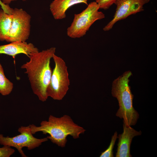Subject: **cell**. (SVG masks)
Returning <instances> with one entry per match:
<instances>
[{
	"instance_id": "obj_1",
	"label": "cell",
	"mask_w": 157,
	"mask_h": 157,
	"mask_svg": "<svg viewBox=\"0 0 157 157\" xmlns=\"http://www.w3.org/2000/svg\"><path fill=\"white\" fill-rule=\"evenodd\" d=\"M56 51V48L52 47L32 53L28 57L29 60L21 67L26 70L33 93L42 102L48 98L47 90L52 72L50 61Z\"/></svg>"
},
{
	"instance_id": "obj_2",
	"label": "cell",
	"mask_w": 157,
	"mask_h": 157,
	"mask_svg": "<svg viewBox=\"0 0 157 157\" xmlns=\"http://www.w3.org/2000/svg\"><path fill=\"white\" fill-rule=\"evenodd\" d=\"M29 126L33 134L39 132H42L43 134H48L49 135L47 137L48 139L61 147L65 146L68 136L70 135L74 139H77L86 131L67 115L59 117L50 115L47 120L41 122L40 126L33 124Z\"/></svg>"
},
{
	"instance_id": "obj_3",
	"label": "cell",
	"mask_w": 157,
	"mask_h": 157,
	"mask_svg": "<svg viewBox=\"0 0 157 157\" xmlns=\"http://www.w3.org/2000/svg\"><path fill=\"white\" fill-rule=\"evenodd\" d=\"M132 75L129 70L125 72L113 81L111 94L116 98L119 108L116 115L123 119V122L129 126H134L136 123L139 115L133 106L134 95L129 85V78Z\"/></svg>"
},
{
	"instance_id": "obj_4",
	"label": "cell",
	"mask_w": 157,
	"mask_h": 157,
	"mask_svg": "<svg viewBox=\"0 0 157 157\" xmlns=\"http://www.w3.org/2000/svg\"><path fill=\"white\" fill-rule=\"evenodd\" d=\"M99 5L95 1L92 2L82 12L75 14L73 21L67 29L68 36L72 38H79L85 35L96 21L105 17V14L99 11Z\"/></svg>"
},
{
	"instance_id": "obj_5",
	"label": "cell",
	"mask_w": 157,
	"mask_h": 157,
	"mask_svg": "<svg viewBox=\"0 0 157 157\" xmlns=\"http://www.w3.org/2000/svg\"><path fill=\"white\" fill-rule=\"evenodd\" d=\"M52 58L55 67L47 89V95L48 97L60 101L64 98L69 89V74L66 63L62 58L54 54Z\"/></svg>"
},
{
	"instance_id": "obj_6",
	"label": "cell",
	"mask_w": 157,
	"mask_h": 157,
	"mask_svg": "<svg viewBox=\"0 0 157 157\" xmlns=\"http://www.w3.org/2000/svg\"><path fill=\"white\" fill-rule=\"evenodd\" d=\"M18 131L20 134L13 137H4L0 134V144L15 148L22 157H27L22 150L23 147H26L29 150L34 149L49 140L47 137L38 139L34 137L29 125L22 126Z\"/></svg>"
},
{
	"instance_id": "obj_7",
	"label": "cell",
	"mask_w": 157,
	"mask_h": 157,
	"mask_svg": "<svg viewBox=\"0 0 157 157\" xmlns=\"http://www.w3.org/2000/svg\"><path fill=\"white\" fill-rule=\"evenodd\" d=\"M13 18L9 35L6 42H26L30 32L31 17L22 8H12Z\"/></svg>"
},
{
	"instance_id": "obj_8",
	"label": "cell",
	"mask_w": 157,
	"mask_h": 157,
	"mask_svg": "<svg viewBox=\"0 0 157 157\" xmlns=\"http://www.w3.org/2000/svg\"><path fill=\"white\" fill-rule=\"evenodd\" d=\"M150 0H117L115 3L116 11L113 19L103 28L104 31L112 29L118 21L144 10L143 6Z\"/></svg>"
},
{
	"instance_id": "obj_9",
	"label": "cell",
	"mask_w": 157,
	"mask_h": 157,
	"mask_svg": "<svg viewBox=\"0 0 157 157\" xmlns=\"http://www.w3.org/2000/svg\"><path fill=\"white\" fill-rule=\"evenodd\" d=\"M123 129V133L117 136L118 142L115 157H131L130 149L133 139L135 136L141 135L142 132L136 131L124 123Z\"/></svg>"
},
{
	"instance_id": "obj_10",
	"label": "cell",
	"mask_w": 157,
	"mask_h": 157,
	"mask_svg": "<svg viewBox=\"0 0 157 157\" xmlns=\"http://www.w3.org/2000/svg\"><path fill=\"white\" fill-rule=\"evenodd\" d=\"M39 51L38 49L31 43L16 41L0 46V54L12 56L14 59L18 54H24L28 57L31 54Z\"/></svg>"
},
{
	"instance_id": "obj_11",
	"label": "cell",
	"mask_w": 157,
	"mask_h": 157,
	"mask_svg": "<svg viewBox=\"0 0 157 157\" xmlns=\"http://www.w3.org/2000/svg\"><path fill=\"white\" fill-rule=\"evenodd\" d=\"M81 3L88 5V0H53L50 5L49 8L54 19L60 20L66 17V12L69 8Z\"/></svg>"
},
{
	"instance_id": "obj_12",
	"label": "cell",
	"mask_w": 157,
	"mask_h": 157,
	"mask_svg": "<svg viewBox=\"0 0 157 157\" xmlns=\"http://www.w3.org/2000/svg\"><path fill=\"white\" fill-rule=\"evenodd\" d=\"M13 15L3 9L0 10V41H7L10 31Z\"/></svg>"
},
{
	"instance_id": "obj_13",
	"label": "cell",
	"mask_w": 157,
	"mask_h": 157,
	"mask_svg": "<svg viewBox=\"0 0 157 157\" xmlns=\"http://www.w3.org/2000/svg\"><path fill=\"white\" fill-rule=\"evenodd\" d=\"M13 88V83L6 77L3 67L0 64V93L3 96L8 95Z\"/></svg>"
},
{
	"instance_id": "obj_14",
	"label": "cell",
	"mask_w": 157,
	"mask_h": 157,
	"mask_svg": "<svg viewBox=\"0 0 157 157\" xmlns=\"http://www.w3.org/2000/svg\"><path fill=\"white\" fill-rule=\"evenodd\" d=\"M117 138V133L115 131L112 136L110 144L108 148L104 151L101 153L100 157H113V149L115 141Z\"/></svg>"
},
{
	"instance_id": "obj_15",
	"label": "cell",
	"mask_w": 157,
	"mask_h": 157,
	"mask_svg": "<svg viewBox=\"0 0 157 157\" xmlns=\"http://www.w3.org/2000/svg\"><path fill=\"white\" fill-rule=\"evenodd\" d=\"M15 152V150L11 147L3 145L0 147V157H10Z\"/></svg>"
},
{
	"instance_id": "obj_16",
	"label": "cell",
	"mask_w": 157,
	"mask_h": 157,
	"mask_svg": "<svg viewBox=\"0 0 157 157\" xmlns=\"http://www.w3.org/2000/svg\"><path fill=\"white\" fill-rule=\"evenodd\" d=\"M99 5L100 9L106 10L115 3L117 0H95Z\"/></svg>"
},
{
	"instance_id": "obj_17",
	"label": "cell",
	"mask_w": 157,
	"mask_h": 157,
	"mask_svg": "<svg viewBox=\"0 0 157 157\" xmlns=\"http://www.w3.org/2000/svg\"><path fill=\"white\" fill-rule=\"evenodd\" d=\"M17 0H1L2 3L5 5H9L12 1H17ZM23 1H26L27 0H22Z\"/></svg>"
}]
</instances>
